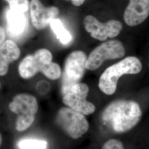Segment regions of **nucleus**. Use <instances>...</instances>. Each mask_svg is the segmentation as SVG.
<instances>
[{
    "instance_id": "obj_1",
    "label": "nucleus",
    "mask_w": 149,
    "mask_h": 149,
    "mask_svg": "<svg viewBox=\"0 0 149 149\" xmlns=\"http://www.w3.org/2000/svg\"><path fill=\"white\" fill-rule=\"evenodd\" d=\"M142 111L138 103L133 101L118 100L110 103L102 114L104 124L117 133L131 130L139 122Z\"/></svg>"
},
{
    "instance_id": "obj_2",
    "label": "nucleus",
    "mask_w": 149,
    "mask_h": 149,
    "mask_svg": "<svg viewBox=\"0 0 149 149\" xmlns=\"http://www.w3.org/2000/svg\"><path fill=\"white\" fill-rule=\"evenodd\" d=\"M142 69V64L135 56H128L107 68L101 74L98 87L107 95H112L117 90L120 77L126 74H137Z\"/></svg>"
},
{
    "instance_id": "obj_3",
    "label": "nucleus",
    "mask_w": 149,
    "mask_h": 149,
    "mask_svg": "<svg viewBox=\"0 0 149 149\" xmlns=\"http://www.w3.org/2000/svg\"><path fill=\"white\" fill-rule=\"evenodd\" d=\"M8 107L11 111L17 115V130L23 132L31 126L38 110L37 100L34 96L27 93L17 95Z\"/></svg>"
},
{
    "instance_id": "obj_4",
    "label": "nucleus",
    "mask_w": 149,
    "mask_h": 149,
    "mask_svg": "<svg viewBox=\"0 0 149 149\" xmlns=\"http://www.w3.org/2000/svg\"><path fill=\"white\" fill-rule=\"evenodd\" d=\"M87 59L84 52L77 50L70 54L66 59L62 77L61 91L63 95L79 83L85 74Z\"/></svg>"
},
{
    "instance_id": "obj_5",
    "label": "nucleus",
    "mask_w": 149,
    "mask_h": 149,
    "mask_svg": "<svg viewBox=\"0 0 149 149\" xmlns=\"http://www.w3.org/2000/svg\"><path fill=\"white\" fill-rule=\"evenodd\" d=\"M122 43L118 40H109L97 47L87 59L86 69L91 71L98 69L107 60L119 59L125 55Z\"/></svg>"
},
{
    "instance_id": "obj_6",
    "label": "nucleus",
    "mask_w": 149,
    "mask_h": 149,
    "mask_svg": "<svg viewBox=\"0 0 149 149\" xmlns=\"http://www.w3.org/2000/svg\"><path fill=\"white\" fill-rule=\"evenodd\" d=\"M57 121L64 131L74 139L81 137L89 128V124L84 115L69 107H64L60 109Z\"/></svg>"
},
{
    "instance_id": "obj_7",
    "label": "nucleus",
    "mask_w": 149,
    "mask_h": 149,
    "mask_svg": "<svg viewBox=\"0 0 149 149\" xmlns=\"http://www.w3.org/2000/svg\"><path fill=\"white\" fill-rule=\"evenodd\" d=\"M88 92V86L84 83L79 82L74 85L68 93L64 95L63 102L76 112L84 115H90L95 112L96 107L86 100Z\"/></svg>"
},
{
    "instance_id": "obj_8",
    "label": "nucleus",
    "mask_w": 149,
    "mask_h": 149,
    "mask_svg": "<svg viewBox=\"0 0 149 149\" xmlns=\"http://www.w3.org/2000/svg\"><path fill=\"white\" fill-rule=\"evenodd\" d=\"M86 31L91 34L92 37L104 41L108 38L118 36L123 28L122 24L118 21L112 19L106 23H101L94 16L88 15L84 20Z\"/></svg>"
},
{
    "instance_id": "obj_9",
    "label": "nucleus",
    "mask_w": 149,
    "mask_h": 149,
    "mask_svg": "<svg viewBox=\"0 0 149 149\" xmlns=\"http://www.w3.org/2000/svg\"><path fill=\"white\" fill-rule=\"evenodd\" d=\"M30 11L32 24L38 30L47 27L52 20L59 13L56 7H46L40 0H32L30 3Z\"/></svg>"
},
{
    "instance_id": "obj_10",
    "label": "nucleus",
    "mask_w": 149,
    "mask_h": 149,
    "mask_svg": "<svg viewBox=\"0 0 149 149\" xmlns=\"http://www.w3.org/2000/svg\"><path fill=\"white\" fill-rule=\"evenodd\" d=\"M149 15V0H130L124 14V19L129 26H136L146 20Z\"/></svg>"
},
{
    "instance_id": "obj_11",
    "label": "nucleus",
    "mask_w": 149,
    "mask_h": 149,
    "mask_svg": "<svg viewBox=\"0 0 149 149\" xmlns=\"http://www.w3.org/2000/svg\"><path fill=\"white\" fill-rule=\"evenodd\" d=\"M6 21L8 34L12 37L20 38L25 34L28 28L27 12L11 10L6 12Z\"/></svg>"
},
{
    "instance_id": "obj_12",
    "label": "nucleus",
    "mask_w": 149,
    "mask_h": 149,
    "mask_svg": "<svg viewBox=\"0 0 149 149\" xmlns=\"http://www.w3.org/2000/svg\"><path fill=\"white\" fill-rule=\"evenodd\" d=\"M21 50L11 40H7L0 47V76H5L8 71L9 64L19 58Z\"/></svg>"
},
{
    "instance_id": "obj_13",
    "label": "nucleus",
    "mask_w": 149,
    "mask_h": 149,
    "mask_svg": "<svg viewBox=\"0 0 149 149\" xmlns=\"http://www.w3.org/2000/svg\"><path fill=\"white\" fill-rule=\"evenodd\" d=\"M18 71L23 79H28L38 73L33 54L28 55L22 60L18 66Z\"/></svg>"
},
{
    "instance_id": "obj_14",
    "label": "nucleus",
    "mask_w": 149,
    "mask_h": 149,
    "mask_svg": "<svg viewBox=\"0 0 149 149\" xmlns=\"http://www.w3.org/2000/svg\"><path fill=\"white\" fill-rule=\"evenodd\" d=\"M49 24L57 38L62 44H66L71 40V35L68 31L65 29L60 19L54 18Z\"/></svg>"
},
{
    "instance_id": "obj_15",
    "label": "nucleus",
    "mask_w": 149,
    "mask_h": 149,
    "mask_svg": "<svg viewBox=\"0 0 149 149\" xmlns=\"http://www.w3.org/2000/svg\"><path fill=\"white\" fill-rule=\"evenodd\" d=\"M18 146L20 149H46L47 143L36 139H25L20 141Z\"/></svg>"
},
{
    "instance_id": "obj_16",
    "label": "nucleus",
    "mask_w": 149,
    "mask_h": 149,
    "mask_svg": "<svg viewBox=\"0 0 149 149\" xmlns=\"http://www.w3.org/2000/svg\"><path fill=\"white\" fill-rule=\"evenodd\" d=\"M9 3L10 9L13 11L27 12L29 7L28 0H18Z\"/></svg>"
},
{
    "instance_id": "obj_17",
    "label": "nucleus",
    "mask_w": 149,
    "mask_h": 149,
    "mask_svg": "<svg viewBox=\"0 0 149 149\" xmlns=\"http://www.w3.org/2000/svg\"><path fill=\"white\" fill-rule=\"evenodd\" d=\"M101 149H124L123 144L116 139H111L107 141Z\"/></svg>"
},
{
    "instance_id": "obj_18",
    "label": "nucleus",
    "mask_w": 149,
    "mask_h": 149,
    "mask_svg": "<svg viewBox=\"0 0 149 149\" xmlns=\"http://www.w3.org/2000/svg\"><path fill=\"white\" fill-rule=\"evenodd\" d=\"M6 34L5 32L3 27L0 26V47L5 41Z\"/></svg>"
},
{
    "instance_id": "obj_19",
    "label": "nucleus",
    "mask_w": 149,
    "mask_h": 149,
    "mask_svg": "<svg viewBox=\"0 0 149 149\" xmlns=\"http://www.w3.org/2000/svg\"><path fill=\"white\" fill-rule=\"evenodd\" d=\"M72 3L75 6H80L82 5L85 1V0H71Z\"/></svg>"
},
{
    "instance_id": "obj_20",
    "label": "nucleus",
    "mask_w": 149,
    "mask_h": 149,
    "mask_svg": "<svg viewBox=\"0 0 149 149\" xmlns=\"http://www.w3.org/2000/svg\"><path fill=\"white\" fill-rule=\"evenodd\" d=\"M6 1H7L8 3H10L13 1H18V0H5Z\"/></svg>"
},
{
    "instance_id": "obj_21",
    "label": "nucleus",
    "mask_w": 149,
    "mask_h": 149,
    "mask_svg": "<svg viewBox=\"0 0 149 149\" xmlns=\"http://www.w3.org/2000/svg\"><path fill=\"white\" fill-rule=\"evenodd\" d=\"M2 143V136H1V135L0 134V147L1 146Z\"/></svg>"
},
{
    "instance_id": "obj_22",
    "label": "nucleus",
    "mask_w": 149,
    "mask_h": 149,
    "mask_svg": "<svg viewBox=\"0 0 149 149\" xmlns=\"http://www.w3.org/2000/svg\"><path fill=\"white\" fill-rule=\"evenodd\" d=\"M0 88H1V83H0Z\"/></svg>"
}]
</instances>
